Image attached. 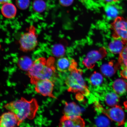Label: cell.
Segmentation results:
<instances>
[{"label": "cell", "mask_w": 127, "mask_h": 127, "mask_svg": "<svg viewBox=\"0 0 127 127\" xmlns=\"http://www.w3.org/2000/svg\"><path fill=\"white\" fill-rule=\"evenodd\" d=\"M103 0L108 3H112L113 2H118L120 0Z\"/></svg>", "instance_id": "28"}, {"label": "cell", "mask_w": 127, "mask_h": 127, "mask_svg": "<svg viewBox=\"0 0 127 127\" xmlns=\"http://www.w3.org/2000/svg\"><path fill=\"white\" fill-rule=\"evenodd\" d=\"M104 101L108 106L112 107L118 105L120 98L115 92H109L105 95Z\"/></svg>", "instance_id": "17"}, {"label": "cell", "mask_w": 127, "mask_h": 127, "mask_svg": "<svg viewBox=\"0 0 127 127\" xmlns=\"http://www.w3.org/2000/svg\"><path fill=\"white\" fill-rule=\"evenodd\" d=\"M120 75L122 77L127 80V66L123 68L120 72Z\"/></svg>", "instance_id": "27"}, {"label": "cell", "mask_w": 127, "mask_h": 127, "mask_svg": "<svg viewBox=\"0 0 127 127\" xmlns=\"http://www.w3.org/2000/svg\"><path fill=\"white\" fill-rule=\"evenodd\" d=\"M105 11L108 18L109 19H115L118 17L119 10L115 5L112 3L108 4L105 8Z\"/></svg>", "instance_id": "18"}, {"label": "cell", "mask_w": 127, "mask_h": 127, "mask_svg": "<svg viewBox=\"0 0 127 127\" xmlns=\"http://www.w3.org/2000/svg\"><path fill=\"white\" fill-rule=\"evenodd\" d=\"M114 39H120L125 44H127V19L118 16L111 24Z\"/></svg>", "instance_id": "5"}, {"label": "cell", "mask_w": 127, "mask_h": 127, "mask_svg": "<svg viewBox=\"0 0 127 127\" xmlns=\"http://www.w3.org/2000/svg\"><path fill=\"white\" fill-rule=\"evenodd\" d=\"M71 60L69 69L70 74L65 81L68 91L82 96H88L90 92L82 77V71L78 69L77 64L75 60L73 59Z\"/></svg>", "instance_id": "3"}, {"label": "cell", "mask_w": 127, "mask_h": 127, "mask_svg": "<svg viewBox=\"0 0 127 127\" xmlns=\"http://www.w3.org/2000/svg\"><path fill=\"white\" fill-rule=\"evenodd\" d=\"M114 91L117 94L122 95L126 93L127 90V83L122 79H117L112 85Z\"/></svg>", "instance_id": "14"}, {"label": "cell", "mask_w": 127, "mask_h": 127, "mask_svg": "<svg viewBox=\"0 0 127 127\" xmlns=\"http://www.w3.org/2000/svg\"><path fill=\"white\" fill-rule=\"evenodd\" d=\"M11 0H0V5L10 2Z\"/></svg>", "instance_id": "29"}, {"label": "cell", "mask_w": 127, "mask_h": 127, "mask_svg": "<svg viewBox=\"0 0 127 127\" xmlns=\"http://www.w3.org/2000/svg\"><path fill=\"white\" fill-rule=\"evenodd\" d=\"M106 54L107 52L104 48H101L98 50L92 51L87 54L82 63L88 69H93L96 62L102 59Z\"/></svg>", "instance_id": "8"}, {"label": "cell", "mask_w": 127, "mask_h": 127, "mask_svg": "<svg viewBox=\"0 0 127 127\" xmlns=\"http://www.w3.org/2000/svg\"><path fill=\"white\" fill-rule=\"evenodd\" d=\"M33 7L36 12H41L45 10L46 5L43 0H35L33 2Z\"/></svg>", "instance_id": "23"}, {"label": "cell", "mask_w": 127, "mask_h": 127, "mask_svg": "<svg viewBox=\"0 0 127 127\" xmlns=\"http://www.w3.org/2000/svg\"><path fill=\"white\" fill-rule=\"evenodd\" d=\"M118 63L123 68L127 66V44L120 54Z\"/></svg>", "instance_id": "21"}, {"label": "cell", "mask_w": 127, "mask_h": 127, "mask_svg": "<svg viewBox=\"0 0 127 127\" xmlns=\"http://www.w3.org/2000/svg\"><path fill=\"white\" fill-rule=\"evenodd\" d=\"M74 0H59L60 4L65 7L70 5L72 4Z\"/></svg>", "instance_id": "26"}, {"label": "cell", "mask_w": 127, "mask_h": 127, "mask_svg": "<svg viewBox=\"0 0 127 127\" xmlns=\"http://www.w3.org/2000/svg\"><path fill=\"white\" fill-rule=\"evenodd\" d=\"M85 123L81 116L68 117L64 115L60 121L59 126L63 127H84Z\"/></svg>", "instance_id": "9"}, {"label": "cell", "mask_w": 127, "mask_h": 127, "mask_svg": "<svg viewBox=\"0 0 127 127\" xmlns=\"http://www.w3.org/2000/svg\"><path fill=\"white\" fill-rule=\"evenodd\" d=\"M19 42L21 49L24 52L31 51L35 48L38 42L34 26H31L27 32L22 35Z\"/></svg>", "instance_id": "6"}, {"label": "cell", "mask_w": 127, "mask_h": 127, "mask_svg": "<svg viewBox=\"0 0 127 127\" xmlns=\"http://www.w3.org/2000/svg\"><path fill=\"white\" fill-rule=\"evenodd\" d=\"M124 105L125 109L127 110V101H125L124 103Z\"/></svg>", "instance_id": "30"}, {"label": "cell", "mask_w": 127, "mask_h": 127, "mask_svg": "<svg viewBox=\"0 0 127 127\" xmlns=\"http://www.w3.org/2000/svg\"><path fill=\"white\" fill-rule=\"evenodd\" d=\"M33 62L29 57L27 56H23L18 60L17 65L21 70L28 71L31 69L32 66Z\"/></svg>", "instance_id": "15"}, {"label": "cell", "mask_w": 127, "mask_h": 127, "mask_svg": "<svg viewBox=\"0 0 127 127\" xmlns=\"http://www.w3.org/2000/svg\"><path fill=\"white\" fill-rule=\"evenodd\" d=\"M103 80V76L99 73L95 71L90 76V83L94 87L99 86L102 83Z\"/></svg>", "instance_id": "20"}, {"label": "cell", "mask_w": 127, "mask_h": 127, "mask_svg": "<svg viewBox=\"0 0 127 127\" xmlns=\"http://www.w3.org/2000/svg\"><path fill=\"white\" fill-rule=\"evenodd\" d=\"M1 13L4 17L11 19L15 16L17 9L13 4L9 2L3 4L1 8Z\"/></svg>", "instance_id": "13"}, {"label": "cell", "mask_w": 127, "mask_h": 127, "mask_svg": "<svg viewBox=\"0 0 127 127\" xmlns=\"http://www.w3.org/2000/svg\"><path fill=\"white\" fill-rule=\"evenodd\" d=\"M54 62L53 57H50L47 60L44 58L36 60L27 74L31 83L34 85L36 81L39 79H47L54 83L58 77Z\"/></svg>", "instance_id": "1"}, {"label": "cell", "mask_w": 127, "mask_h": 127, "mask_svg": "<svg viewBox=\"0 0 127 127\" xmlns=\"http://www.w3.org/2000/svg\"><path fill=\"white\" fill-rule=\"evenodd\" d=\"M4 107L15 114L18 120L19 126L26 119L31 120L35 118L39 105L35 98L28 100L22 97L20 99L7 103Z\"/></svg>", "instance_id": "2"}, {"label": "cell", "mask_w": 127, "mask_h": 127, "mask_svg": "<svg viewBox=\"0 0 127 127\" xmlns=\"http://www.w3.org/2000/svg\"><path fill=\"white\" fill-rule=\"evenodd\" d=\"M109 119L103 116L99 117L96 120V125L98 127H108L110 125Z\"/></svg>", "instance_id": "24"}, {"label": "cell", "mask_w": 127, "mask_h": 127, "mask_svg": "<svg viewBox=\"0 0 127 127\" xmlns=\"http://www.w3.org/2000/svg\"><path fill=\"white\" fill-rule=\"evenodd\" d=\"M114 39L109 44V50L113 53L120 54L125 47L124 45L126 44L120 39Z\"/></svg>", "instance_id": "16"}, {"label": "cell", "mask_w": 127, "mask_h": 127, "mask_svg": "<svg viewBox=\"0 0 127 127\" xmlns=\"http://www.w3.org/2000/svg\"><path fill=\"white\" fill-rule=\"evenodd\" d=\"M52 54L55 56L60 58L63 56L65 53V49L64 46L61 44H56L52 47Z\"/></svg>", "instance_id": "22"}, {"label": "cell", "mask_w": 127, "mask_h": 127, "mask_svg": "<svg viewBox=\"0 0 127 127\" xmlns=\"http://www.w3.org/2000/svg\"><path fill=\"white\" fill-rule=\"evenodd\" d=\"M18 125L16 116L11 111L4 113L0 116V127H14Z\"/></svg>", "instance_id": "10"}, {"label": "cell", "mask_w": 127, "mask_h": 127, "mask_svg": "<svg viewBox=\"0 0 127 127\" xmlns=\"http://www.w3.org/2000/svg\"><path fill=\"white\" fill-rule=\"evenodd\" d=\"M30 0H16V4L19 8L22 10L26 9L29 5Z\"/></svg>", "instance_id": "25"}, {"label": "cell", "mask_w": 127, "mask_h": 127, "mask_svg": "<svg viewBox=\"0 0 127 127\" xmlns=\"http://www.w3.org/2000/svg\"><path fill=\"white\" fill-rule=\"evenodd\" d=\"M71 60L66 58H60L58 60L57 63V68L58 70L62 72L69 71L71 64Z\"/></svg>", "instance_id": "19"}, {"label": "cell", "mask_w": 127, "mask_h": 127, "mask_svg": "<svg viewBox=\"0 0 127 127\" xmlns=\"http://www.w3.org/2000/svg\"><path fill=\"white\" fill-rule=\"evenodd\" d=\"M95 108L96 111L104 114L110 120L116 123L118 126L125 124V115L122 107L118 105L108 109H105L99 101L94 102Z\"/></svg>", "instance_id": "4"}, {"label": "cell", "mask_w": 127, "mask_h": 127, "mask_svg": "<svg viewBox=\"0 0 127 127\" xmlns=\"http://www.w3.org/2000/svg\"><path fill=\"white\" fill-rule=\"evenodd\" d=\"M120 66L118 63L116 64L113 61L103 64L100 68L101 73L107 77H111L114 75Z\"/></svg>", "instance_id": "12"}, {"label": "cell", "mask_w": 127, "mask_h": 127, "mask_svg": "<svg viewBox=\"0 0 127 127\" xmlns=\"http://www.w3.org/2000/svg\"><path fill=\"white\" fill-rule=\"evenodd\" d=\"M64 115L68 117L81 116L82 111L80 108L75 102H65L64 109Z\"/></svg>", "instance_id": "11"}, {"label": "cell", "mask_w": 127, "mask_h": 127, "mask_svg": "<svg viewBox=\"0 0 127 127\" xmlns=\"http://www.w3.org/2000/svg\"><path fill=\"white\" fill-rule=\"evenodd\" d=\"M51 81L47 79H39L36 82L35 90L36 93L43 96L56 98L53 94L54 84Z\"/></svg>", "instance_id": "7"}]
</instances>
